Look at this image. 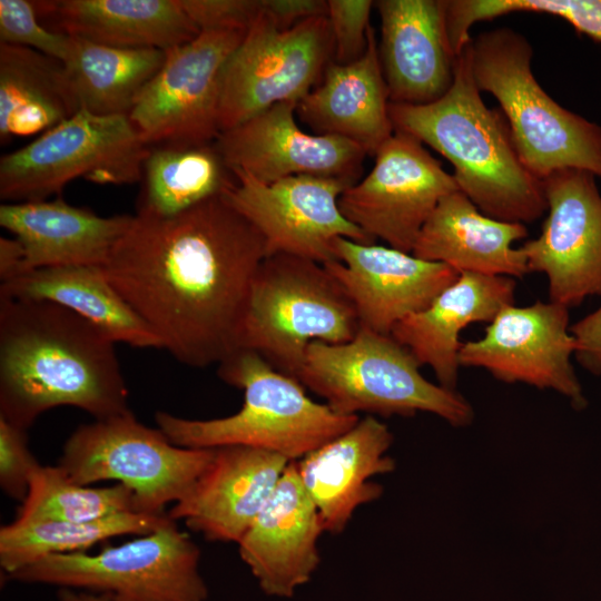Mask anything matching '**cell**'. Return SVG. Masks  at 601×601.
Wrapping results in <instances>:
<instances>
[{
	"instance_id": "obj_29",
	"label": "cell",
	"mask_w": 601,
	"mask_h": 601,
	"mask_svg": "<svg viewBox=\"0 0 601 601\" xmlns=\"http://www.w3.org/2000/svg\"><path fill=\"white\" fill-rule=\"evenodd\" d=\"M61 60L0 42V140L45 132L79 111Z\"/></svg>"
},
{
	"instance_id": "obj_18",
	"label": "cell",
	"mask_w": 601,
	"mask_h": 601,
	"mask_svg": "<svg viewBox=\"0 0 601 601\" xmlns=\"http://www.w3.org/2000/svg\"><path fill=\"white\" fill-rule=\"evenodd\" d=\"M337 260L323 264L352 298L361 328L390 335L424 309L460 274L450 266L381 245L335 240Z\"/></svg>"
},
{
	"instance_id": "obj_22",
	"label": "cell",
	"mask_w": 601,
	"mask_h": 601,
	"mask_svg": "<svg viewBox=\"0 0 601 601\" xmlns=\"http://www.w3.org/2000/svg\"><path fill=\"white\" fill-rule=\"evenodd\" d=\"M393 434L373 415L296 461L300 482L314 502L325 532L345 530L355 511L373 502L383 487L371 479L393 472L387 455Z\"/></svg>"
},
{
	"instance_id": "obj_41",
	"label": "cell",
	"mask_w": 601,
	"mask_h": 601,
	"mask_svg": "<svg viewBox=\"0 0 601 601\" xmlns=\"http://www.w3.org/2000/svg\"><path fill=\"white\" fill-rule=\"evenodd\" d=\"M24 270V249L17 238H0V278L6 282Z\"/></svg>"
},
{
	"instance_id": "obj_31",
	"label": "cell",
	"mask_w": 601,
	"mask_h": 601,
	"mask_svg": "<svg viewBox=\"0 0 601 601\" xmlns=\"http://www.w3.org/2000/svg\"><path fill=\"white\" fill-rule=\"evenodd\" d=\"M141 181L137 211L166 217L224 195L235 176L214 144L158 145L149 148Z\"/></svg>"
},
{
	"instance_id": "obj_42",
	"label": "cell",
	"mask_w": 601,
	"mask_h": 601,
	"mask_svg": "<svg viewBox=\"0 0 601 601\" xmlns=\"http://www.w3.org/2000/svg\"><path fill=\"white\" fill-rule=\"evenodd\" d=\"M59 601H109L105 597L81 590L61 588L58 591Z\"/></svg>"
},
{
	"instance_id": "obj_40",
	"label": "cell",
	"mask_w": 601,
	"mask_h": 601,
	"mask_svg": "<svg viewBox=\"0 0 601 601\" xmlns=\"http://www.w3.org/2000/svg\"><path fill=\"white\" fill-rule=\"evenodd\" d=\"M263 11L282 30L327 13L324 0H263Z\"/></svg>"
},
{
	"instance_id": "obj_26",
	"label": "cell",
	"mask_w": 601,
	"mask_h": 601,
	"mask_svg": "<svg viewBox=\"0 0 601 601\" xmlns=\"http://www.w3.org/2000/svg\"><path fill=\"white\" fill-rule=\"evenodd\" d=\"M528 237L524 224L491 218L461 191L443 197L423 226L412 254L461 273L521 278L525 256L513 243Z\"/></svg>"
},
{
	"instance_id": "obj_10",
	"label": "cell",
	"mask_w": 601,
	"mask_h": 601,
	"mask_svg": "<svg viewBox=\"0 0 601 601\" xmlns=\"http://www.w3.org/2000/svg\"><path fill=\"white\" fill-rule=\"evenodd\" d=\"M149 148L128 116H97L81 109L1 157L0 198L46 200L76 178L116 186L141 181Z\"/></svg>"
},
{
	"instance_id": "obj_15",
	"label": "cell",
	"mask_w": 601,
	"mask_h": 601,
	"mask_svg": "<svg viewBox=\"0 0 601 601\" xmlns=\"http://www.w3.org/2000/svg\"><path fill=\"white\" fill-rule=\"evenodd\" d=\"M597 177L566 168L541 179L548 216L521 252L529 272L543 273L551 302L569 309L601 296V194Z\"/></svg>"
},
{
	"instance_id": "obj_16",
	"label": "cell",
	"mask_w": 601,
	"mask_h": 601,
	"mask_svg": "<svg viewBox=\"0 0 601 601\" xmlns=\"http://www.w3.org/2000/svg\"><path fill=\"white\" fill-rule=\"evenodd\" d=\"M575 343L569 308L549 300L504 307L476 341L462 344L461 366L481 367L505 383L553 390L577 410L587 406L571 363Z\"/></svg>"
},
{
	"instance_id": "obj_33",
	"label": "cell",
	"mask_w": 601,
	"mask_h": 601,
	"mask_svg": "<svg viewBox=\"0 0 601 601\" xmlns=\"http://www.w3.org/2000/svg\"><path fill=\"white\" fill-rule=\"evenodd\" d=\"M125 512H138L135 495L125 485L89 487L72 482L58 465L40 464L14 521L89 522Z\"/></svg>"
},
{
	"instance_id": "obj_32",
	"label": "cell",
	"mask_w": 601,
	"mask_h": 601,
	"mask_svg": "<svg viewBox=\"0 0 601 601\" xmlns=\"http://www.w3.org/2000/svg\"><path fill=\"white\" fill-rule=\"evenodd\" d=\"M171 521L168 514L125 512L89 522L12 521L0 529V565L10 575L51 554L85 552L110 538L145 535Z\"/></svg>"
},
{
	"instance_id": "obj_3",
	"label": "cell",
	"mask_w": 601,
	"mask_h": 601,
	"mask_svg": "<svg viewBox=\"0 0 601 601\" xmlns=\"http://www.w3.org/2000/svg\"><path fill=\"white\" fill-rule=\"evenodd\" d=\"M470 42L455 57L445 95L425 105L390 102V118L394 131L416 138L453 165L459 189L481 213L525 225L548 210L542 183L521 161L504 115L484 104Z\"/></svg>"
},
{
	"instance_id": "obj_17",
	"label": "cell",
	"mask_w": 601,
	"mask_h": 601,
	"mask_svg": "<svg viewBox=\"0 0 601 601\" xmlns=\"http://www.w3.org/2000/svg\"><path fill=\"white\" fill-rule=\"evenodd\" d=\"M296 108V101L278 102L220 132L214 146L227 167L264 184L298 175L357 183L366 151L343 137L303 131Z\"/></svg>"
},
{
	"instance_id": "obj_35",
	"label": "cell",
	"mask_w": 601,
	"mask_h": 601,
	"mask_svg": "<svg viewBox=\"0 0 601 601\" xmlns=\"http://www.w3.org/2000/svg\"><path fill=\"white\" fill-rule=\"evenodd\" d=\"M373 6L371 0H327L326 16L333 39V62L347 65L365 53Z\"/></svg>"
},
{
	"instance_id": "obj_6",
	"label": "cell",
	"mask_w": 601,
	"mask_h": 601,
	"mask_svg": "<svg viewBox=\"0 0 601 601\" xmlns=\"http://www.w3.org/2000/svg\"><path fill=\"white\" fill-rule=\"evenodd\" d=\"M412 353L391 335L361 328L349 342H313L296 380L343 415L440 416L452 426L472 423L471 404L455 390L427 381Z\"/></svg>"
},
{
	"instance_id": "obj_25",
	"label": "cell",
	"mask_w": 601,
	"mask_h": 601,
	"mask_svg": "<svg viewBox=\"0 0 601 601\" xmlns=\"http://www.w3.org/2000/svg\"><path fill=\"white\" fill-rule=\"evenodd\" d=\"M132 215L102 217L62 198L3 203L0 225L22 244L24 270L104 266Z\"/></svg>"
},
{
	"instance_id": "obj_13",
	"label": "cell",
	"mask_w": 601,
	"mask_h": 601,
	"mask_svg": "<svg viewBox=\"0 0 601 601\" xmlns=\"http://www.w3.org/2000/svg\"><path fill=\"white\" fill-rule=\"evenodd\" d=\"M373 169L338 199L347 220L374 242L412 253L417 237L446 195L460 190L416 138L394 131L375 154Z\"/></svg>"
},
{
	"instance_id": "obj_20",
	"label": "cell",
	"mask_w": 601,
	"mask_h": 601,
	"mask_svg": "<svg viewBox=\"0 0 601 601\" xmlns=\"http://www.w3.org/2000/svg\"><path fill=\"white\" fill-rule=\"evenodd\" d=\"M289 463L286 457L260 449L217 447L193 490L168 515L174 521L184 520L208 541L238 543Z\"/></svg>"
},
{
	"instance_id": "obj_5",
	"label": "cell",
	"mask_w": 601,
	"mask_h": 601,
	"mask_svg": "<svg viewBox=\"0 0 601 601\" xmlns=\"http://www.w3.org/2000/svg\"><path fill=\"white\" fill-rule=\"evenodd\" d=\"M528 39L495 28L470 42L472 73L480 91L500 104L516 152L538 179L566 168L601 179V126L565 109L536 81Z\"/></svg>"
},
{
	"instance_id": "obj_2",
	"label": "cell",
	"mask_w": 601,
	"mask_h": 601,
	"mask_svg": "<svg viewBox=\"0 0 601 601\" xmlns=\"http://www.w3.org/2000/svg\"><path fill=\"white\" fill-rule=\"evenodd\" d=\"M115 342L58 304L0 296V417L28 430L46 411L130 412Z\"/></svg>"
},
{
	"instance_id": "obj_1",
	"label": "cell",
	"mask_w": 601,
	"mask_h": 601,
	"mask_svg": "<svg viewBox=\"0 0 601 601\" xmlns=\"http://www.w3.org/2000/svg\"><path fill=\"white\" fill-rule=\"evenodd\" d=\"M266 256L258 229L218 195L173 216L137 211L102 268L161 348L206 367L238 349Z\"/></svg>"
},
{
	"instance_id": "obj_23",
	"label": "cell",
	"mask_w": 601,
	"mask_h": 601,
	"mask_svg": "<svg viewBox=\"0 0 601 601\" xmlns=\"http://www.w3.org/2000/svg\"><path fill=\"white\" fill-rule=\"evenodd\" d=\"M515 287L512 277L461 273L428 306L398 322L390 335L421 366H430L441 386L455 390L461 366L460 333L472 323H490L514 304Z\"/></svg>"
},
{
	"instance_id": "obj_21",
	"label": "cell",
	"mask_w": 601,
	"mask_h": 601,
	"mask_svg": "<svg viewBox=\"0 0 601 601\" xmlns=\"http://www.w3.org/2000/svg\"><path fill=\"white\" fill-rule=\"evenodd\" d=\"M378 53L390 102L425 105L452 86L455 56L444 24L443 0H380Z\"/></svg>"
},
{
	"instance_id": "obj_34",
	"label": "cell",
	"mask_w": 601,
	"mask_h": 601,
	"mask_svg": "<svg viewBox=\"0 0 601 601\" xmlns=\"http://www.w3.org/2000/svg\"><path fill=\"white\" fill-rule=\"evenodd\" d=\"M71 37L43 27L33 1L0 0V42L26 47L65 61Z\"/></svg>"
},
{
	"instance_id": "obj_24",
	"label": "cell",
	"mask_w": 601,
	"mask_h": 601,
	"mask_svg": "<svg viewBox=\"0 0 601 601\" xmlns=\"http://www.w3.org/2000/svg\"><path fill=\"white\" fill-rule=\"evenodd\" d=\"M378 43L371 26L365 53L356 61H331L323 81L297 102L296 116L313 134L348 139L375 156L394 134Z\"/></svg>"
},
{
	"instance_id": "obj_9",
	"label": "cell",
	"mask_w": 601,
	"mask_h": 601,
	"mask_svg": "<svg viewBox=\"0 0 601 601\" xmlns=\"http://www.w3.org/2000/svg\"><path fill=\"white\" fill-rule=\"evenodd\" d=\"M215 449L171 443L130 412L80 425L67 439L58 466L80 485L112 480L132 491L137 510L164 514L195 486Z\"/></svg>"
},
{
	"instance_id": "obj_39",
	"label": "cell",
	"mask_w": 601,
	"mask_h": 601,
	"mask_svg": "<svg viewBox=\"0 0 601 601\" xmlns=\"http://www.w3.org/2000/svg\"><path fill=\"white\" fill-rule=\"evenodd\" d=\"M575 343L574 357L594 375H601V305L570 326Z\"/></svg>"
},
{
	"instance_id": "obj_36",
	"label": "cell",
	"mask_w": 601,
	"mask_h": 601,
	"mask_svg": "<svg viewBox=\"0 0 601 601\" xmlns=\"http://www.w3.org/2000/svg\"><path fill=\"white\" fill-rule=\"evenodd\" d=\"M39 462L28 445L27 430L0 417V486L13 500L23 502Z\"/></svg>"
},
{
	"instance_id": "obj_14",
	"label": "cell",
	"mask_w": 601,
	"mask_h": 601,
	"mask_svg": "<svg viewBox=\"0 0 601 601\" xmlns=\"http://www.w3.org/2000/svg\"><path fill=\"white\" fill-rule=\"evenodd\" d=\"M231 171L235 183L224 197L262 234L267 256L288 254L325 264L337 260L339 237L375 244L339 209V196L351 181L298 175L264 184L243 170Z\"/></svg>"
},
{
	"instance_id": "obj_27",
	"label": "cell",
	"mask_w": 601,
	"mask_h": 601,
	"mask_svg": "<svg viewBox=\"0 0 601 601\" xmlns=\"http://www.w3.org/2000/svg\"><path fill=\"white\" fill-rule=\"evenodd\" d=\"M53 31L117 48L167 50L201 31L180 0L33 1Z\"/></svg>"
},
{
	"instance_id": "obj_30",
	"label": "cell",
	"mask_w": 601,
	"mask_h": 601,
	"mask_svg": "<svg viewBox=\"0 0 601 601\" xmlns=\"http://www.w3.org/2000/svg\"><path fill=\"white\" fill-rule=\"evenodd\" d=\"M164 60L165 50L117 48L71 37L62 62L80 110L97 116H128Z\"/></svg>"
},
{
	"instance_id": "obj_8",
	"label": "cell",
	"mask_w": 601,
	"mask_h": 601,
	"mask_svg": "<svg viewBox=\"0 0 601 601\" xmlns=\"http://www.w3.org/2000/svg\"><path fill=\"white\" fill-rule=\"evenodd\" d=\"M200 550L171 520L158 530L90 554H51L8 575L22 583L92 592L109 601H206Z\"/></svg>"
},
{
	"instance_id": "obj_12",
	"label": "cell",
	"mask_w": 601,
	"mask_h": 601,
	"mask_svg": "<svg viewBox=\"0 0 601 601\" xmlns=\"http://www.w3.org/2000/svg\"><path fill=\"white\" fill-rule=\"evenodd\" d=\"M247 31L205 30L165 50V60L128 114L149 147L211 145L220 135L225 63Z\"/></svg>"
},
{
	"instance_id": "obj_19",
	"label": "cell",
	"mask_w": 601,
	"mask_h": 601,
	"mask_svg": "<svg viewBox=\"0 0 601 601\" xmlns=\"http://www.w3.org/2000/svg\"><path fill=\"white\" fill-rule=\"evenodd\" d=\"M325 532L314 502L290 462L273 494L240 539L239 555L263 592L292 598L321 562L318 539Z\"/></svg>"
},
{
	"instance_id": "obj_28",
	"label": "cell",
	"mask_w": 601,
	"mask_h": 601,
	"mask_svg": "<svg viewBox=\"0 0 601 601\" xmlns=\"http://www.w3.org/2000/svg\"><path fill=\"white\" fill-rule=\"evenodd\" d=\"M0 296L51 302L86 318L115 343L161 348L158 337L110 283L102 266L30 270L1 282Z\"/></svg>"
},
{
	"instance_id": "obj_11",
	"label": "cell",
	"mask_w": 601,
	"mask_h": 601,
	"mask_svg": "<svg viewBox=\"0 0 601 601\" xmlns=\"http://www.w3.org/2000/svg\"><path fill=\"white\" fill-rule=\"evenodd\" d=\"M333 58L327 16L282 30L263 11L225 63L219 127L231 129L283 101L298 102Z\"/></svg>"
},
{
	"instance_id": "obj_38",
	"label": "cell",
	"mask_w": 601,
	"mask_h": 601,
	"mask_svg": "<svg viewBox=\"0 0 601 601\" xmlns=\"http://www.w3.org/2000/svg\"><path fill=\"white\" fill-rule=\"evenodd\" d=\"M543 8L601 45V0H548Z\"/></svg>"
},
{
	"instance_id": "obj_7",
	"label": "cell",
	"mask_w": 601,
	"mask_h": 601,
	"mask_svg": "<svg viewBox=\"0 0 601 601\" xmlns=\"http://www.w3.org/2000/svg\"><path fill=\"white\" fill-rule=\"evenodd\" d=\"M359 329L352 298L323 264L274 254L264 258L254 277L238 349L255 352L296 378L311 343H346Z\"/></svg>"
},
{
	"instance_id": "obj_37",
	"label": "cell",
	"mask_w": 601,
	"mask_h": 601,
	"mask_svg": "<svg viewBox=\"0 0 601 601\" xmlns=\"http://www.w3.org/2000/svg\"><path fill=\"white\" fill-rule=\"evenodd\" d=\"M263 0H180L200 31H247L262 11Z\"/></svg>"
},
{
	"instance_id": "obj_4",
	"label": "cell",
	"mask_w": 601,
	"mask_h": 601,
	"mask_svg": "<svg viewBox=\"0 0 601 601\" xmlns=\"http://www.w3.org/2000/svg\"><path fill=\"white\" fill-rule=\"evenodd\" d=\"M218 376L243 391L238 412L210 420L157 412L158 428L177 446L217 449L242 445L298 461L353 427L358 415H343L308 397L306 388L248 349L218 364Z\"/></svg>"
}]
</instances>
